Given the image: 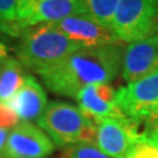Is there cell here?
Returning <instances> with one entry per match:
<instances>
[{"mask_svg": "<svg viewBox=\"0 0 158 158\" xmlns=\"http://www.w3.org/2000/svg\"><path fill=\"white\" fill-rule=\"evenodd\" d=\"M122 57L119 45L82 47L38 74L54 94L75 98L87 85L111 82L122 68Z\"/></svg>", "mask_w": 158, "mask_h": 158, "instance_id": "cell-1", "label": "cell"}, {"mask_svg": "<svg viewBox=\"0 0 158 158\" xmlns=\"http://www.w3.org/2000/svg\"><path fill=\"white\" fill-rule=\"evenodd\" d=\"M17 47L18 61L39 73L55 66L80 47L53 25L39 23L21 31Z\"/></svg>", "mask_w": 158, "mask_h": 158, "instance_id": "cell-2", "label": "cell"}, {"mask_svg": "<svg viewBox=\"0 0 158 158\" xmlns=\"http://www.w3.org/2000/svg\"><path fill=\"white\" fill-rule=\"evenodd\" d=\"M38 125L56 147L68 148L83 142L96 143V123L70 103H48L38 118Z\"/></svg>", "mask_w": 158, "mask_h": 158, "instance_id": "cell-3", "label": "cell"}, {"mask_svg": "<svg viewBox=\"0 0 158 158\" xmlns=\"http://www.w3.org/2000/svg\"><path fill=\"white\" fill-rule=\"evenodd\" d=\"M116 104L127 118L158 128V70L122 87Z\"/></svg>", "mask_w": 158, "mask_h": 158, "instance_id": "cell-4", "label": "cell"}, {"mask_svg": "<svg viewBox=\"0 0 158 158\" xmlns=\"http://www.w3.org/2000/svg\"><path fill=\"white\" fill-rule=\"evenodd\" d=\"M158 0H119L110 29L122 42H134L152 33Z\"/></svg>", "mask_w": 158, "mask_h": 158, "instance_id": "cell-5", "label": "cell"}, {"mask_svg": "<svg viewBox=\"0 0 158 158\" xmlns=\"http://www.w3.org/2000/svg\"><path fill=\"white\" fill-rule=\"evenodd\" d=\"M85 14V0H17V25L25 29Z\"/></svg>", "mask_w": 158, "mask_h": 158, "instance_id": "cell-6", "label": "cell"}, {"mask_svg": "<svg viewBox=\"0 0 158 158\" xmlns=\"http://www.w3.org/2000/svg\"><path fill=\"white\" fill-rule=\"evenodd\" d=\"M54 151V143L39 127L19 122L8 132L1 158H46Z\"/></svg>", "mask_w": 158, "mask_h": 158, "instance_id": "cell-7", "label": "cell"}, {"mask_svg": "<svg viewBox=\"0 0 158 158\" xmlns=\"http://www.w3.org/2000/svg\"><path fill=\"white\" fill-rule=\"evenodd\" d=\"M145 134L127 117L102 118L96 123V145L111 158H124L129 149Z\"/></svg>", "mask_w": 158, "mask_h": 158, "instance_id": "cell-8", "label": "cell"}, {"mask_svg": "<svg viewBox=\"0 0 158 158\" xmlns=\"http://www.w3.org/2000/svg\"><path fill=\"white\" fill-rule=\"evenodd\" d=\"M122 76L125 82H134L158 70V38L152 33L130 42L122 57Z\"/></svg>", "mask_w": 158, "mask_h": 158, "instance_id": "cell-9", "label": "cell"}, {"mask_svg": "<svg viewBox=\"0 0 158 158\" xmlns=\"http://www.w3.org/2000/svg\"><path fill=\"white\" fill-rule=\"evenodd\" d=\"M52 23L80 47L121 44V41L109 27H104L101 23H96L87 14L73 15Z\"/></svg>", "mask_w": 158, "mask_h": 158, "instance_id": "cell-10", "label": "cell"}, {"mask_svg": "<svg viewBox=\"0 0 158 158\" xmlns=\"http://www.w3.org/2000/svg\"><path fill=\"white\" fill-rule=\"evenodd\" d=\"M6 104L14 110L19 119L28 122L39 118L48 103L44 88L33 76L28 75L15 95Z\"/></svg>", "mask_w": 158, "mask_h": 158, "instance_id": "cell-11", "label": "cell"}, {"mask_svg": "<svg viewBox=\"0 0 158 158\" xmlns=\"http://www.w3.org/2000/svg\"><path fill=\"white\" fill-rule=\"evenodd\" d=\"M75 100L79 103V108L95 123L102 118H121L125 117L119 110L116 103L104 101L97 94L96 83L85 87L76 95Z\"/></svg>", "mask_w": 158, "mask_h": 158, "instance_id": "cell-12", "label": "cell"}, {"mask_svg": "<svg viewBox=\"0 0 158 158\" xmlns=\"http://www.w3.org/2000/svg\"><path fill=\"white\" fill-rule=\"evenodd\" d=\"M23 64L17 59H7L0 67V103L6 104L25 81Z\"/></svg>", "mask_w": 158, "mask_h": 158, "instance_id": "cell-13", "label": "cell"}, {"mask_svg": "<svg viewBox=\"0 0 158 158\" xmlns=\"http://www.w3.org/2000/svg\"><path fill=\"white\" fill-rule=\"evenodd\" d=\"M119 0H85V14L104 27H109Z\"/></svg>", "mask_w": 158, "mask_h": 158, "instance_id": "cell-14", "label": "cell"}, {"mask_svg": "<svg viewBox=\"0 0 158 158\" xmlns=\"http://www.w3.org/2000/svg\"><path fill=\"white\" fill-rule=\"evenodd\" d=\"M63 158H111L102 151L96 143H76L67 148Z\"/></svg>", "mask_w": 158, "mask_h": 158, "instance_id": "cell-15", "label": "cell"}, {"mask_svg": "<svg viewBox=\"0 0 158 158\" xmlns=\"http://www.w3.org/2000/svg\"><path fill=\"white\" fill-rule=\"evenodd\" d=\"M124 158H158V145L144 135L130 148Z\"/></svg>", "mask_w": 158, "mask_h": 158, "instance_id": "cell-16", "label": "cell"}, {"mask_svg": "<svg viewBox=\"0 0 158 158\" xmlns=\"http://www.w3.org/2000/svg\"><path fill=\"white\" fill-rule=\"evenodd\" d=\"M0 20L17 23V0H0Z\"/></svg>", "mask_w": 158, "mask_h": 158, "instance_id": "cell-17", "label": "cell"}, {"mask_svg": "<svg viewBox=\"0 0 158 158\" xmlns=\"http://www.w3.org/2000/svg\"><path fill=\"white\" fill-rule=\"evenodd\" d=\"M19 117L7 104L0 103V129L14 128L19 123Z\"/></svg>", "mask_w": 158, "mask_h": 158, "instance_id": "cell-18", "label": "cell"}, {"mask_svg": "<svg viewBox=\"0 0 158 158\" xmlns=\"http://www.w3.org/2000/svg\"><path fill=\"white\" fill-rule=\"evenodd\" d=\"M0 33L10 35V36H19L21 33V29L19 28L17 23H5V21L0 20Z\"/></svg>", "mask_w": 158, "mask_h": 158, "instance_id": "cell-19", "label": "cell"}, {"mask_svg": "<svg viewBox=\"0 0 158 158\" xmlns=\"http://www.w3.org/2000/svg\"><path fill=\"white\" fill-rule=\"evenodd\" d=\"M7 59H8V47L2 40H0V67Z\"/></svg>", "mask_w": 158, "mask_h": 158, "instance_id": "cell-20", "label": "cell"}, {"mask_svg": "<svg viewBox=\"0 0 158 158\" xmlns=\"http://www.w3.org/2000/svg\"><path fill=\"white\" fill-rule=\"evenodd\" d=\"M145 136H147L148 139H150L151 142H153L155 144H157V145H158V128H155V129H152L150 132L145 134Z\"/></svg>", "mask_w": 158, "mask_h": 158, "instance_id": "cell-21", "label": "cell"}, {"mask_svg": "<svg viewBox=\"0 0 158 158\" xmlns=\"http://www.w3.org/2000/svg\"><path fill=\"white\" fill-rule=\"evenodd\" d=\"M8 129H0V152L2 150V148L5 145L6 139H7V136H8Z\"/></svg>", "mask_w": 158, "mask_h": 158, "instance_id": "cell-22", "label": "cell"}, {"mask_svg": "<svg viewBox=\"0 0 158 158\" xmlns=\"http://www.w3.org/2000/svg\"><path fill=\"white\" fill-rule=\"evenodd\" d=\"M155 32H156V34H157V38H158V25L155 27Z\"/></svg>", "mask_w": 158, "mask_h": 158, "instance_id": "cell-23", "label": "cell"}, {"mask_svg": "<svg viewBox=\"0 0 158 158\" xmlns=\"http://www.w3.org/2000/svg\"><path fill=\"white\" fill-rule=\"evenodd\" d=\"M0 158H1V157H0Z\"/></svg>", "mask_w": 158, "mask_h": 158, "instance_id": "cell-24", "label": "cell"}]
</instances>
